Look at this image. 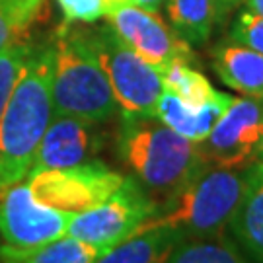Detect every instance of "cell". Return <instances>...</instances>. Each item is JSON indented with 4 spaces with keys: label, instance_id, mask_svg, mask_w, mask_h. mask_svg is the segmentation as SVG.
I'll return each instance as SVG.
<instances>
[{
    "label": "cell",
    "instance_id": "6da1fadb",
    "mask_svg": "<svg viewBox=\"0 0 263 263\" xmlns=\"http://www.w3.org/2000/svg\"><path fill=\"white\" fill-rule=\"evenodd\" d=\"M51 41L29 49L16 88L0 115V195L28 178L39 142L55 115Z\"/></svg>",
    "mask_w": 263,
    "mask_h": 263
},
{
    "label": "cell",
    "instance_id": "7a4b0ae2",
    "mask_svg": "<svg viewBox=\"0 0 263 263\" xmlns=\"http://www.w3.org/2000/svg\"><path fill=\"white\" fill-rule=\"evenodd\" d=\"M117 154L133 179L158 203L207 164L197 142L172 131L158 117H121Z\"/></svg>",
    "mask_w": 263,
    "mask_h": 263
},
{
    "label": "cell",
    "instance_id": "3957f363",
    "mask_svg": "<svg viewBox=\"0 0 263 263\" xmlns=\"http://www.w3.org/2000/svg\"><path fill=\"white\" fill-rule=\"evenodd\" d=\"M252 183V166L244 170L205 164L158 203V213L142 228L168 226L183 236L224 234Z\"/></svg>",
    "mask_w": 263,
    "mask_h": 263
},
{
    "label": "cell",
    "instance_id": "277c9868",
    "mask_svg": "<svg viewBox=\"0 0 263 263\" xmlns=\"http://www.w3.org/2000/svg\"><path fill=\"white\" fill-rule=\"evenodd\" d=\"M51 68V98L59 115H72L94 123H107L119 115L111 84L82 26L63 24L57 29Z\"/></svg>",
    "mask_w": 263,
    "mask_h": 263
},
{
    "label": "cell",
    "instance_id": "5b68a950",
    "mask_svg": "<svg viewBox=\"0 0 263 263\" xmlns=\"http://www.w3.org/2000/svg\"><path fill=\"white\" fill-rule=\"evenodd\" d=\"M111 84L121 117H156L162 92V72L137 55L115 29L107 26L82 28Z\"/></svg>",
    "mask_w": 263,
    "mask_h": 263
},
{
    "label": "cell",
    "instance_id": "8992f818",
    "mask_svg": "<svg viewBox=\"0 0 263 263\" xmlns=\"http://www.w3.org/2000/svg\"><path fill=\"white\" fill-rule=\"evenodd\" d=\"M158 213V201L152 199L133 178H125L121 187L96 207L78 213L68 224L66 236L107 252L109 248L137 234Z\"/></svg>",
    "mask_w": 263,
    "mask_h": 263
},
{
    "label": "cell",
    "instance_id": "52a82bcc",
    "mask_svg": "<svg viewBox=\"0 0 263 263\" xmlns=\"http://www.w3.org/2000/svg\"><path fill=\"white\" fill-rule=\"evenodd\" d=\"M125 178L104 162L88 160L70 168L29 172L26 181L39 203L78 215L109 197Z\"/></svg>",
    "mask_w": 263,
    "mask_h": 263
},
{
    "label": "cell",
    "instance_id": "ba28073f",
    "mask_svg": "<svg viewBox=\"0 0 263 263\" xmlns=\"http://www.w3.org/2000/svg\"><path fill=\"white\" fill-rule=\"evenodd\" d=\"M263 141V98H236L205 141L199 154L211 166L244 170L255 164Z\"/></svg>",
    "mask_w": 263,
    "mask_h": 263
},
{
    "label": "cell",
    "instance_id": "9c48e42d",
    "mask_svg": "<svg viewBox=\"0 0 263 263\" xmlns=\"http://www.w3.org/2000/svg\"><path fill=\"white\" fill-rule=\"evenodd\" d=\"M74 213L39 203L28 181H20L0 195V236L12 248H35L66 234Z\"/></svg>",
    "mask_w": 263,
    "mask_h": 263
},
{
    "label": "cell",
    "instance_id": "30bf717a",
    "mask_svg": "<svg viewBox=\"0 0 263 263\" xmlns=\"http://www.w3.org/2000/svg\"><path fill=\"white\" fill-rule=\"evenodd\" d=\"M115 33L148 65L160 72L176 59L193 61L191 45L168 26L160 12L123 4L105 14Z\"/></svg>",
    "mask_w": 263,
    "mask_h": 263
},
{
    "label": "cell",
    "instance_id": "8fae6325",
    "mask_svg": "<svg viewBox=\"0 0 263 263\" xmlns=\"http://www.w3.org/2000/svg\"><path fill=\"white\" fill-rule=\"evenodd\" d=\"M100 125L102 123L55 113L39 142L29 172L70 168L94 160L105 142V135Z\"/></svg>",
    "mask_w": 263,
    "mask_h": 263
},
{
    "label": "cell",
    "instance_id": "7c38bea8",
    "mask_svg": "<svg viewBox=\"0 0 263 263\" xmlns=\"http://www.w3.org/2000/svg\"><path fill=\"white\" fill-rule=\"evenodd\" d=\"M236 98L224 92H218L203 105H189L179 100L174 92L164 90L156 105V117L164 125H168L172 131L185 137L193 142H201L209 137L218 119L232 105Z\"/></svg>",
    "mask_w": 263,
    "mask_h": 263
},
{
    "label": "cell",
    "instance_id": "4fadbf2b",
    "mask_svg": "<svg viewBox=\"0 0 263 263\" xmlns=\"http://www.w3.org/2000/svg\"><path fill=\"white\" fill-rule=\"evenodd\" d=\"M211 61L218 78L240 94L263 98V55L254 49L222 39L211 49Z\"/></svg>",
    "mask_w": 263,
    "mask_h": 263
},
{
    "label": "cell",
    "instance_id": "5bb4252c",
    "mask_svg": "<svg viewBox=\"0 0 263 263\" xmlns=\"http://www.w3.org/2000/svg\"><path fill=\"white\" fill-rule=\"evenodd\" d=\"M181 238V232L168 226L142 228L100 254L94 263H166Z\"/></svg>",
    "mask_w": 263,
    "mask_h": 263
},
{
    "label": "cell",
    "instance_id": "9a60e30c",
    "mask_svg": "<svg viewBox=\"0 0 263 263\" xmlns=\"http://www.w3.org/2000/svg\"><path fill=\"white\" fill-rule=\"evenodd\" d=\"M230 232L255 263H263V166H252V183L230 220Z\"/></svg>",
    "mask_w": 263,
    "mask_h": 263
},
{
    "label": "cell",
    "instance_id": "2e32d148",
    "mask_svg": "<svg viewBox=\"0 0 263 263\" xmlns=\"http://www.w3.org/2000/svg\"><path fill=\"white\" fill-rule=\"evenodd\" d=\"M100 254L104 252L65 234L35 248H12L2 244L0 263H94Z\"/></svg>",
    "mask_w": 263,
    "mask_h": 263
},
{
    "label": "cell",
    "instance_id": "e0dca14e",
    "mask_svg": "<svg viewBox=\"0 0 263 263\" xmlns=\"http://www.w3.org/2000/svg\"><path fill=\"white\" fill-rule=\"evenodd\" d=\"M164 6L170 26L189 45L207 43L218 24L215 0H166Z\"/></svg>",
    "mask_w": 263,
    "mask_h": 263
},
{
    "label": "cell",
    "instance_id": "ac0fdd59",
    "mask_svg": "<svg viewBox=\"0 0 263 263\" xmlns=\"http://www.w3.org/2000/svg\"><path fill=\"white\" fill-rule=\"evenodd\" d=\"M166 263H246V259L224 232L213 236H183Z\"/></svg>",
    "mask_w": 263,
    "mask_h": 263
},
{
    "label": "cell",
    "instance_id": "d6986e66",
    "mask_svg": "<svg viewBox=\"0 0 263 263\" xmlns=\"http://www.w3.org/2000/svg\"><path fill=\"white\" fill-rule=\"evenodd\" d=\"M162 84L164 90L174 92L179 100L189 105H203L216 94L213 84L203 72L191 66V61L176 59L162 70Z\"/></svg>",
    "mask_w": 263,
    "mask_h": 263
},
{
    "label": "cell",
    "instance_id": "ffe728a7",
    "mask_svg": "<svg viewBox=\"0 0 263 263\" xmlns=\"http://www.w3.org/2000/svg\"><path fill=\"white\" fill-rule=\"evenodd\" d=\"M41 0H0V51L14 43L37 18Z\"/></svg>",
    "mask_w": 263,
    "mask_h": 263
},
{
    "label": "cell",
    "instance_id": "44dd1931",
    "mask_svg": "<svg viewBox=\"0 0 263 263\" xmlns=\"http://www.w3.org/2000/svg\"><path fill=\"white\" fill-rule=\"evenodd\" d=\"M29 49L31 41L20 37L14 43H10L4 51H0V115L16 88V82L29 55Z\"/></svg>",
    "mask_w": 263,
    "mask_h": 263
},
{
    "label": "cell",
    "instance_id": "7402d4cb",
    "mask_svg": "<svg viewBox=\"0 0 263 263\" xmlns=\"http://www.w3.org/2000/svg\"><path fill=\"white\" fill-rule=\"evenodd\" d=\"M230 39L263 55V16L242 10L230 28Z\"/></svg>",
    "mask_w": 263,
    "mask_h": 263
},
{
    "label": "cell",
    "instance_id": "603a6c76",
    "mask_svg": "<svg viewBox=\"0 0 263 263\" xmlns=\"http://www.w3.org/2000/svg\"><path fill=\"white\" fill-rule=\"evenodd\" d=\"M66 24H94L107 14L105 0H57Z\"/></svg>",
    "mask_w": 263,
    "mask_h": 263
},
{
    "label": "cell",
    "instance_id": "cb8c5ba5",
    "mask_svg": "<svg viewBox=\"0 0 263 263\" xmlns=\"http://www.w3.org/2000/svg\"><path fill=\"white\" fill-rule=\"evenodd\" d=\"M242 2H244V0H215L216 18H218V22H222V20H224L234 8H238Z\"/></svg>",
    "mask_w": 263,
    "mask_h": 263
},
{
    "label": "cell",
    "instance_id": "d4e9b609",
    "mask_svg": "<svg viewBox=\"0 0 263 263\" xmlns=\"http://www.w3.org/2000/svg\"><path fill=\"white\" fill-rule=\"evenodd\" d=\"M164 2L166 0H131V4L141 6L144 10H151V12H160V10L164 8Z\"/></svg>",
    "mask_w": 263,
    "mask_h": 263
},
{
    "label": "cell",
    "instance_id": "484cf974",
    "mask_svg": "<svg viewBox=\"0 0 263 263\" xmlns=\"http://www.w3.org/2000/svg\"><path fill=\"white\" fill-rule=\"evenodd\" d=\"M250 12H254L257 16H263V0H244Z\"/></svg>",
    "mask_w": 263,
    "mask_h": 263
},
{
    "label": "cell",
    "instance_id": "4316f807",
    "mask_svg": "<svg viewBox=\"0 0 263 263\" xmlns=\"http://www.w3.org/2000/svg\"><path fill=\"white\" fill-rule=\"evenodd\" d=\"M123 4H131V0H105V6H107V12L117 6H123Z\"/></svg>",
    "mask_w": 263,
    "mask_h": 263
},
{
    "label": "cell",
    "instance_id": "83f0119b",
    "mask_svg": "<svg viewBox=\"0 0 263 263\" xmlns=\"http://www.w3.org/2000/svg\"><path fill=\"white\" fill-rule=\"evenodd\" d=\"M255 164H259V166H263V141H261V144H259V151H257V156H255Z\"/></svg>",
    "mask_w": 263,
    "mask_h": 263
},
{
    "label": "cell",
    "instance_id": "f1b7e54d",
    "mask_svg": "<svg viewBox=\"0 0 263 263\" xmlns=\"http://www.w3.org/2000/svg\"><path fill=\"white\" fill-rule=\"evenodd\" d=\"M41 2H45V0H41Z\"/></svg>",
    "mask_w": 263,
    "mask_h": 263
}]
</instances>
